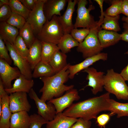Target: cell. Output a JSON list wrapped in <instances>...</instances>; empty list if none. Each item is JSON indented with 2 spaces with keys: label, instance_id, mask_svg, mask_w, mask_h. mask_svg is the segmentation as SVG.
<instances>
[{
  "label": "cell",
  "instance_id": "6da1fadb",
  "mask_svg": "<svg viewBox=\"0 0 128 128\" xmlns=\"http://www.w3.org/2000/svg\"><path fill=\"white\" fill-rule=\"evenodd\" d=\"M110 93L107 92L100 96L73 103L63 112L64 115L90 120L96 119L100 112L109 110L110 105Z\"/></svg>",
  "mask_w": 128,
  "mask_h": 128
},
{
  "label": "cell",
  "instance_id": "7a4b0ae2",
  "mask_svg": "<svg viewBox=\"0 0 128 128\" xmlns=\"http://www.w3.org/2000/svg\"><path fill=\"white\" fill-rule=\"evenodd\" d=\"M69 64L59 72L50 77L40 78L43 83L39 92L42 93L40 99L46 102L62 96L64 93L73 88L74 86L64 84L69 78L68 69Z\"/></svg>",
  "mask_w": 128,
  "mask_h": 128
},
{
  "label": "cell",
  "instance_id": "3957f363",
  "mask_svg": "<svg viewBox=\"0 0 128 128\" xmlns=\"http://www.w3.org/2000/svg\"><path fill=\"white\" fill-rule=\"evenodd\" d=\"M104 15L101 14L100 19L96 25L90 29V32L83 41L79 43L77 50L82 54L83 58L97 55L102 50L98 37V33L101 29V25L104 18Z\"/></svg>",
  "mask_w": 128,
  "mask_h": 128
},
{
  "label": "cell",
  "instance_id": "277c9868",
  "mask_svg": "<svg viewBox=\"0 0 128 128\" xmlns=\"http://www.w3.org/2000/svg\"><path fill=\"white\" fill-rule=\"evenodd\" d=\"M104 87L119 100H128V86L120 73L113 69L107 70L104 78Z\"/></svg>",
  "mask_w": 128,
  "mask_h": 128
},
{
  "label": "cell",
  "instance_id": "5b68a950",
  "mask_svg": "<svg viewBox=\"0 0 128 128\" xmlns=\"http://www.w3.org/2000/svg\"><path fill=\"white\" fill-rule=\"evenodd\" d=\"M64 34L58 16L55 15L50 20H47L36 38L41 41L57 45Z\"/></svg>",
  "mask_w": 128,
  "mask_h": 128
},
{
  "label": "cell",
  "instance_id": "8992f818",
  "mask_svg": "<svg viewBox=\"0 0 128 128\" xmlns=\"http://www.w3.org/2000/svg\"><path fill=\"white\" fill-rule=\"evenodd\" d=\"M88 3L87 0H78L74 28L81 27L90 29L97 24V22L95 20L94 17L90 14V12L95 9V6L91 4L87 8L86 6Z\"/></svg>",
  "mask_w": 128,
  "mask_h": 128
},
{
  "label": "cell",
  "instance_id": "52a82bcc",
  "mask_svg": "<svg viewBox=\"0 0 128 128\" xmlns=\"http://www.w3.org/2000/svg\"><path fill=\"white\" fill-rule=\"evenodd\" d=\"M46 0H37L33 9L30 11L26 20L31 25L35 35H37L38 33L47 21L43 10Z\"/></svg>",
  "mask_w": 128,
  "mask_h": 128
},
{
  "label": "cell",
  "instance_id": "ba28073f",
  "mask_svg": "<svg viewBox=\"0 0 128 128\" xmlns=\"http://www.w3.org/2000/svg\"><path fill=\"white\" fill-rule=\"evenodd\" d=\"M4 41L14 65L18 69L21 74L28 79H32V70L27 58L21 55L13 45L7 41Z\"/></svg>",
  "mask_w": 128,
  "mask_h": 128
},
{
  "label": "cell",
  "instance_id": "9c48e42d",
  "mask_svg": "<svg viewBox=\"0 0 128 128\" xmlns=\"http://www.w3.org/2000/svg\"><path fill=\"white\" fill-rule=\"evenodd\" d=\"M28 94L30 98L35 101L38 110V114L48 121L53 120L56 114L54 105L49 101L46 103L39 98L33 88Z\"/></svg>",
  "mask_w": 128,
  "mask_h": 128
},
{
  "label": "cell",
  "instance_id": "30bf717a",
  "mask_svg": "<svg viewBox=\"0 0 128 128\" xmlns=\"http://www.w3.org/2000/svg\"><path fill=\"white\" fill-rule=\"evenodd\" d=\"M82 71L87 73L86 79L88 82V84L82 90L87 87H91L92 88L91 91L92 93L95 95L102 91L104 86V73L98 72L93 67H89Z\"/></svg>",
  "mask_w": 128,
  "mask_h": 128
},
{
  "label": "cell",
  "instance_id": "8fae6325",
  "mask_svg": "<svg viewBox=\"0 0 128 128\" xmlns=\"http://www.w3.org/2000/svg\"><path fill=\"white\" fill-rule=\"evenodd\" d=\"M9 101L10 110L12 113L22 111L28 112L31 107L25 92H16L10 94Z\"/></svg>",
  "mask_w": 128,
  "mask_h": 128
},
{
  "label": "cell",
  "instance_id": "7c38bea8",
  "mask_svg": "<svg viewBox=\"0 0 128 128\" xmlns=\"http://www.w3.org/2000/svg\"><path fill=\"white\" fill-rule=\"evenodd\" d=\"M80 99L77 90L73 88L66 91L62 96L53 98L48 101L54 105L57 114L62 112L70 106L74 101H77Z\"/></svg>",
  "mask_w": 128,
  "mask_h": 128
},
{
  "label": "cell",
  "instance_id": "4fadbf2b",
  "mask_svg": "<svg viewBox=\"0 0 128 128\" xmlns=\"http://www.w3.org/2000/svg\"><path fill=\"white\" fill-rule=\"evenodd\" d=\"M21 74L17 67H12L4 59H0V79L5 89L12 87V81L18 78Z\"/></svg>",
  "mask_w": 128,
  "mask_h": 128
},
{
  "label": "cell",
  "instance_id": "5bb4252c",
  "mask_svg": "<svg viewBox=\"0 0 128 128\" xmlns=\"http://www.w3.org/2000/svg\"><path fill=\"white\" fill-rule=\"evenodd\" d=\"M78 0H68V5L63 14L58 16V21L62 28L64 34H70L74 28L72 23V18L75 11V7L77 4Z\"/></svg>",
  "mask_w": 128,
  "mask_h": 128
},
{
  "label": "cell",
  "instance_id": "9a60e30c",
  "mask_svg": "<svg viewBox=\"0 0 128 128\" xmlns=\"http://www.w3.org/2000/svg\"><path fill=\"white\" fill-rule=\"evenodd\" d=\"M108 59V54L101 53L95 56L87 58L80 63L74 65L69 64L68 68L69 74V78L73 79L78 73L89 67L94 63L100 60L105 61Z\"/></svg>",
  "mask_w": 128,
  "mask_h": 128
},
{
  "label": "cell",
  "instance_id": "2e32d148",
  "mask_svg": "<svg viewBox=\"0 0 128 128\" xmlns=\"http://www.w3.org/2000/svg\"><path fill=\"white\" fill-rule=\"evenodd\" d=\"M68 0H46L43 10L47 20L50 21L55 15L61 16V11L64 9Z\"/></svg>",
  "mask_w": 128,
  "mask_h": 128
},
{
  "label": "cell",
  "instance_id": "e0dca14e",
  "mask_svg": "<svg viewBox=\"0 0 128 128\" xmlns=\"http://www.w3.org/2000/svg\"><path fill=\"white\" fill-rule=\"evenodd\" d=\"M34 84L33 80L29 79L21 74L14 81L11 88L5 89L6 93L10 94L16 92H24L29 93Z\"/></svg>",
  "mask_w": 128,
  "mask_h": 128
},
{
  "label": "cell",
  "instance_id": "ac0fdd59",
  "mask_svg": "<svg viewBox=\"0 0 128 128\" xmlns=\"http://www.w3.org/2000/svg\"><path fill=\"white\" fill-rule=\"evenodd\" d=\"M0 101L2 107L0 128H10V119L12 113L9 108V96L5 91L0 94Z\"/></svg>",
  "mask_w": 128,
  "mask_h": 128
},
{
  "label": "cell",
  "instance_id": "d6986e66",
  "mask_svg": "<svg viewBox=\"0 0 128 128\" xmlns=\"http://www.w3.org/2000/svg\"><path fill=\"white\" fill-rule=\"evenodd\" d=\"M98 35L101 45L103 48L114 45L121 40V34L114 31L101 29Z\"/></svg>",
  "mask_w": 128,
  "mask_h": 128
},
{
  "label": "cell",
  "instance_id": "ffe728a7",
  "mask_svg": "<svg viewBox=\"0 0 128 128\" xmlns=\"http://www.w3.org/2000/svg\"><path fill=\"white\" fill-rule=\"evenodd\" d=\"M78 119L66 116L62 112L59 113L46 124V128H70Z\"/></svg>",
  "mask_w": 128,
  "mask_h": 128
},
{
  "label": "cell",
  "instance_id": "44dd1931",
  "mask_svg": "<svg viewBox=\"0 0 128 128\" xmlns=\"http://www.w3.org/2000/svg\"><path fill=\"white\" fill-rule=\"evenodd\" d=\"M41 41L36 38L32 44L29 49L26 58L32 70L41 60Z\"/></svg>",
  "mask_w": 128,
  "mask_h": 128
},
{
  "label": "cell",
  "instance_id": "7402d4cb",
  "mask_svg": "<svg viewBox=\"0 0 128 128\" xmlns=\"http://www.w3.org/2000/svg\"><path fill=\"white\" fill-rule=\"evenodd\" d=\"M19 34L18 29L6 22H0V36L4 41L13 45Z\"/></svg>",
  "mask_w": 128,
  "mask_h": 128
},
{
  "label": "cell",
  "instance_id": "603a6c76",
  "mask_svg": "<svg viewBox=\"0 0 128 128\" xmlns=\"http://www.w3.org/2000/svg\"><path fill=\"white\" fill-rule=\"evenodd\" d=\"M30 122V115L27 112L13 113L10 118V128H29Z\"/></svg>",
  "mask_w": 128,
  "mask_h": 128
},
{
  "label": "cell",
  "instance_id": "cb8c5ba5",
  "mask_svg": "<svg viewBox=\"0 0 128 128\" xmlns=\"http://www.w3.org/2000/svg\"><path fill=\"white\" fill-rule=\"evenodd\" d=\"M66 54L58 50L55 53L49 64L56 73L62 70L68 64L67 62Z\"/></svg>",
  "mask_w": 128,
  "mask_h": 128
},
{
  "label": "cell",
  "instance_id": "d4e9b609",
  "mask_svg": "<svg viewBox=\"0 0 128 128\" xmlns=\"http://www.w3.org/2000/svg\"><path fill=\"white\" fill-rule=\"evenodd\" d=\"M56 74L49 64L41 60L36 66L32 73V77L37 78L52 76Z\"/></svg>",
  "mask_w": 128,
  "mask_h": 128
},
{
  "label": "cell",
  "instance_id": "484cf974",
  "mask_svg": "<svg viewBox=\"0 0 128 128\" xmlns=\"http://www.w3.org/2000/svg\"><path fill=\"white\" fill-rule=\"evenodd\" d=\"M41 60L49 64L57 51L59 50L57 45L41 41Z\"/></svg>",
  "mask_w": 128,
  "mask_h": 128
},
{
  "label": "cell",
  "instance_id": "4316f807",
  "mask_svg": "<svg viewBox=\"0 0 128 128\" xmlns=\"http://www.w3.org/2000/svg\"><path fill=\"white\" fill-rule=\"evenodd\" d=\"M79 44L70 34H67L64 35L57 45L61 52L66 54L70 52L73 48L77 47Z\"/></svg>",
  "mask_w": 128,
  "mask_h": 128
},
{
  "label": "cell",
  "instance_id": "83f0119b",
  "mask_svg": "<svg viewBox=\"0 0 128 128\" xmlns=\"http://www.w3.org/2000/svg\"><path fill=\"white\" fill-rule=\"evenodd\" d=\"M110 105L108 111H110L111 116L116 114L118 118L128 116V103H121L110 99Z\"/></svg>",
  "mask_w": 128,
  "mask_h": 128
},
{
  "label": "cell",
  "instance_id": "f1b7e54d",
  "mask_svg": "<svg viewBox=\"0 0 128 128\" xmlns=\"http://www.w3.org/2000/svg\"><path fill=\"white\" fill-rule=\"evenodd\" d=\"M119 15L113 17L104 14L101 29L116 32L120 31L121 28L119 22Z\"/></svg>",
  "mask_w": 128,
  "mask_h": 128
},
{
  "label": "cell",
  "instance_id": "f546056e",
  "mask_svg": "<svg viewBox=\"0 0 128 128\" xmlns=\"http://www.w3.org/2000/svg\"><path fill=\"white\" fill-rule=\"evenodd\" d=\"M19 35L24 41L28 49L36 38L31 25L27 22L23 27L19 30Z\"/></svg>",
  "mask_w": 128,
  "mask_h": 128
},
{
  "label": "cell",
  "instance_id": "4dcf8cb0",
  "mask_svg": "<svg viewBox=\"0 0 128 128\" xmlns=\"http://www.w3.org/2000/svg\"><path fill=\"white\" fill-rule=\"evenodd\" d=\"M9 5L12 12L21 15L26 20L30 11L19 0H9Z\"/></svg>",
  "mask_w": 128,
  "mask_h": 128
},
{
  "label": "cell",
  "instance_id": "1f68e13d",
  "mask_svg": "<svg viewBox=\"0 0 128 128\" xmlns=\"http://www.w3.org/2000/svg\"><path fill=\"white\" fill-rule=\"evenodd\" d=\"M123 0H114L111 5L104 12V14L111 16H115L121 14V6Z\"/></svg>",
  "mask_w": 128,
  "mask_h": 128
},
{
  "label": "cell",
  "instance_id": "d6a6232c",
  "mask_svg": "<svg viewBox=\"0 0 128 128\" xmlns=\"http://www.w3.org/2000/svg\"><path fill=\"white\" fill-rule=\"evenodd\" d=\"M6 22L20 30L25 24L26 20L21 15L12 12L10 17Z\"/></svg>",
  "mask_w": 128,
  "mask_h": 128
},
{
  "label": "cell",
  "instance_id": "836d02e7",
  "mask_svg": "<svg viewBox=\"0 0 128 128\" xmlns=\"http://www.w3.org/2000/svg\"><path fill=\"white\" fill-rule=\"evenodd\" d=\"M90 31V29L87 28L78 29L74 28L71 31L70 34L80 43L83 41L89 34Z\"/></svg>",
  "mask_w": 128,
  "mask_h": 128
},
{
  "label": "cell",
  "instance_id": "e575fe53",
  "mask_svg": "<svg viewBox=\"0 0 128 128\" xmlns=\"http://www.w3.org/2000/svg\"><path fill=\"white\" fill-rule=\"evenodd\" d=\"M18 52L23 56L26 58L29 49L22 37L18 35L13 45Z\"/></svg>",
  "mask_w": 128,
  "mask_h": 128
},
{
  "label": "cell",
  "instance_id": "d590c367",
  "mask_svg": "<svg viewBox=\"0 0 128 128\" xmlns=\"http://www.w3.org/2000/svg\"><path fill=\"white\" fill-rule=\"evenodd\" d=\"M30 117L29 128H41L43 125L46 124L49 122L40 115L36 114L30 115Z\"/></svg>",
  "mask_w": 128,
  "mask_h": 128
},
{
  "label": "cell",
  "instance_id": "8d00e7d4",
  "mask_svg": "<svg viewBox=\"0 0 128 128\" xmlns=\"http://www.w3.org/2000/svg\"><path fill=\"white\" fill-rule=\"evenodd\" d=\"M8 50L4 41L0 36V59H4L10 65L12 60L8 53Z\"/></svg>",
  "mask_w": 128,
  "mask_h": 128
},
{
  "label": "cell",
  "instance_id": "74e56055",
  "mask_svg": "<svg viewBox=\"0 0 128 128\" xmlns=\"http://www.w3.org/2000/svg\"><path fill=\"white\" fill-rule=\"evenodd\" d=\"M12 13L9 5H5L0 7V22H6L11 16Z\"/></svg>",
  "mask_w": 128,
  "mask_h": 128
},
{
  "label": "cell",
  "instance_id": "f35d334b",
  "mask_svg": "<svg viewBox=\"0 0 128 128\" xmlns=\"http://www.w3.org/2000/svg\"><path fill=\"white\" fill-rule=\"evenodd\" d=\"M111 116L110 114H103L97 117L96 122L98 126L101 128H105L110 120Z\"/></svg>",
  "mask_w": 128,
  "mask_h": 128
},
{
  "label": "cell",
  "instance_id": "ab89813d",
  "mask_svg": "<svg viewBox=\"0 0 128 128\" xmlns=\"http://www.w3.org/2000/svg\"><path fill=\"white\" fill-rule=\"evenodd\" d=\"M91 122L90 120L79 118L70 128H90Z\"/></svg>",
  "mask_w": 128,
  "mask_h": 128
},
{
  "label": "cell",
  "instance_id": "60d3db41",
  "mask_svg": "<svg viewBox=\"0 0 128 128\" xmlns=\"http://www.w3.org/2000/svg\"><path fill=\"white\" fill-rule=\"evenodd\" d=\"M21 3L30 11L34 7L37 0H19Z\"/></svg>",
  "mask_w": 128,
  "mask_h": 128
},
{
  "label": "cell",
  "instance_id": "b9f144b4",
  "mask_svg": "<svg viewBox=\"0 0 128 128\" xmlns=\"http://www.w3.org/2000/svg\"><path fill=\"white\" fill-rule=\"evenodd\" d=\"M123 27L124 30L121 34V40L128 42V23L124 22Z\"/></svg>",
  "mask_w": 128,
  "mask_h": 128
},
{
  "label": "cell",
  "instance_id": "7bdbcfd3",
  "mask_svg": "<svg viewBox=\"0 0 128 128\" xmlns=\"http://www.w3.org/2000/svg\"><path fill=\"white\" fill-rule=\"evenodd\" d=\"M121 14L128 17V0H123L121 6Z\"/></svg>",
  "mask_w": 128,
  "mask_h": 128
},
{
  "label": "cell",
  "instance_id": "ee69618b",
  "mask_svg": "<svg viewBox=\"0 0 128 128\" xmlns=\"http://www.w3.org/2000/svg\"><path fill=\"white\" fill-rule=\"evenodd\" d=\"M128 55V51L125 53ZM120 74L125 81H128V63L127 66L121 71Z\"/></svg>",
  "mask_w": 128,
  "mask_h": 128
},
{
  "label": "cell",
  "instance_id": "f6af8a7d",
  "mask_svg": "<svg viewBox=\"0 0 128 128\" xmlns=\"http://www.w3.org/2000/svg\"><path fill=\"white\" fill-rule=\"evenodd\" d=\"M99 5L101 10V13H104L103 10V4L104 0H94Z\"/></svg>",
  "mask_w": 128,
  "mask_h": 128
},
{
  "label": "cell",
  "instance_id": "bcb514c9",
  "mask_svg": "<svg viewBox=\"0 0 128 128\" xmlns=\"http://www.w3.org/2000/svg\"><path fill=\"white\" fill-rule=\"evenodd\" d=\"M9 0H0V7L5 5H9Z\"/></svg>",
  "mask_w": 128,
  "mask_h": 128
},
{
  "label": "cell",
  "instance_id": "7dc6e473",
  "mask_svg": "<svg viewBox=\"0 0 128 128\" xmlns=\"http://www.w3.org/2000/svg\"><path fill=\"white\" fill-rule=\"evenodd\" d=\"M122 20L128 23V17L125 16H123L122 18Z\"/></svg>",
  "mask_w": 128,
  "mask_h": 128
}]
</instances>
